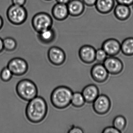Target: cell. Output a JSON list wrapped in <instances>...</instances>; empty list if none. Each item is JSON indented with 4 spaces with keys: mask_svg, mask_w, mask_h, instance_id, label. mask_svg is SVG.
Here are the masks:
<instances>
[{
    "mask_svg": "<svg viewBox=\"0 0 133 133\" xmlns=\"http://www.w3.org/2000/svg\"><path fill=\"white\" fill-rule=\"evenodd\" d=\"M115 0H97L95 4L96 9L102 14L110 13L115 6Z\"/></svg>",
    "mask_w": 133,
    "mask_h": 133,
    "instance_id": "cell-16",
    "label": "cell"
},
{
    "mask_svg": "<svg viewBox=\"0 0 133 133\" xmlns=\"http://www.w3.org/2000/svg\"><path fill=\"white\" fill-rule=\"evenodd\" d=\"M91 75L95 81L102 83L107 80L109 73L103 64L100 63L92 66L91 70Z\"/></svg>",
    "mask_w": 133,
    "mask_h": 133,
    "instance_id": "cell-11",
    "label": "cell"
},
{
    "mask_svg": "<svg viewBox=\"0 0 133 133\" xmlns=\"http://www.w3.org/2000/svg\"><path fill=\"white\" fill-rule=\"evenodd\" d=\"M49 62L53 65L60 66L63 64L66 59V55L61 48L57 46L50 47L47 53Z\"/></svg>",
    "mask_w": 133,
    "mask_h": 133,
    "instance_id": "cell-7",
    "label": "cell"
},
{
    "mask_svg": "<svg viewBox=\"0 0 133 133\" xmlns=\"http://www.w3.org/2000/svg\"><path fill=\"white\" fill-rule=\"evenodd\" d=\"M92 107L94 111L97 114H105L109 112L111 107L110 99L106 95H99L93 102Z\"/></svg>",
    "mask_w": 133,
    "mask_h": 133,
    "instance_id": "cell-8",
    "label": "cell"
},
{
    "mask_svg": "<svg viewBox=\"0 0 133 133\" xmlns=\"http://www.w3.org/2000/svg\"><path fill=\"white\" fill-rule=\"evenodd\" d=\"M56 36V31L52 28L39 32L37 35L39 41L44 45H49L53 42Z\"/></svg>",
    "mask_w": 133,
    "mask_h": 133,
    "instance_id": "cell-18",
    "label": "cell"
},
{
    "mask_svg": "<svg viewBox=\"0 0 133 133\" xmlns=\"http://www.w3.org/2000/svg\"><path fill=\"white\" fill-rule=\"evenodd\" d=\"M6 17L10 23L15 25L23 24L28 17L27 10L24 6L11 5L8 8Z\"/></svg>",
    "mask_w": 133,
    "mask_h": 133,
    "instance_id": "cell-4",
    "label": "cell"
},
{
    "mask_svg": "<svg viewBox=\"0 0 133 133\" xmlns=\"http://www.w3.org/2000/svg\"><path fill=\"white\" fill-rule=\"evenodd\" d=\"M44 1H52V0H44Z\"/></svg>",
    "mask_w": 133,
    "mask_h": 133,
    "instance_id": "cell-33",
    "label": "cell"
},
{
    "mask_svg": "<svg viewBox=\"0 0 133 133\" xmlns=\"http://www.w3.org/2000/svg\"><path fill=\"white\" fill-rule=\"evenodd\" d=\"M102 48L109 56H114L121 51V43L117 39L109 38L102 44Z\"/></svg>",
    "mask_w": 133,
    "mask_h": 133,
    "instance_id": "cell-12",
    "label": "cell"
},
{
    "mask_svg": "<svg viewBox=\"0 0 133 133\" xmlns=\"http://www.w3.org/2000/svg\"><path fill=\"white\" fill-rule=\"evenodd\" d=\"M127 121L124 117L121 115L117 116L114 119L113 125L116 129L121 132L126 127Z\"/></svg>",
    "mask_w": 133,
    "mask_h": 133,
    "instance_id": "cell-22",
    "label": "cell"
},
{
    "mask_svg": "<svg viewBox=\"0 0 133 133\" xmlns=\"http://www.w3.org/2000/svg\"><path fill=\"white\" fill-rule=\"evenodd\" d=\"M7 67L13 74L16 76L24 75L28 72V64L27 61L21 57H15L11 59L8 64Z\"/></svg>",
    "mask_w": 133,
    "mask_h": 133,
    "instance_id": "cell-6",
    "label": "cell"
},
{
    "mask_svg": "<svg viewBox=\"0 0 133 133\" xmlns=\"http://www.w3.org/2000/svg\"><path fill=\"white\" fill-rule=\"evenodd\" d=\"M13 74L10 69L7 67L4 68L0 73V78L4 82H8L11 80Z\"/></svg>",
    "mask_w": 133,
    "mask_h": 133,
    "instance_id": "cell-23",
    "label": "cell"
},
{
    "mask_svg": "<svg viewBox=\"0 0 133 133\" xmlns=\"http://www.w3.org/2000/svg\"><path fill=\"white\" fill-rule=\"evenodd\" d=\"M103 64L109 74L117 75L123 70V64L121 61L116 57L109 56L107 57Z\"/></svg>",
    "mask_w": 133,
    "mask_h": 133,
    "instance_id": "cell-9",
    "label": "cell"
},
{
    "mask_svg": "<svg viewBox=\"0 0 133 133\" xmlns=\"http://www.w3.org/2000/svg\"><path fill=\"white\" fill-rule=\"evenodd\" d=\"M82 93L85 102L91 103L98 96L99 91L96 85L91 84L85 86L82 89Z\"/></svg>",
    "mask_w": 133,
    "mask_h": 133,
    "instance_id": "cell-15",
    "label": "cell"
},
{
    "mask_svg": "<svg viewBox=\"0 0 133 133\" xmlns=\"http://www.w3.org/2000/svg\"><path fill=\"white\" fill-rule=\"evenodd\" d=\"M121 51L125 56L133 55V37H128L121 43Z\"/></svg>",
    "mask_w": 133,
    "mask_h": 133,
    "instance_id": "cell-19",
    "label": "cell"
},
{
    "mask_svg": "<svg viewBox=\"0 0 133 133\" xmlns=\"http://www.w3.org/2000/svg\"><path fill=\"white\" fill-rule=\"evenodd\" d=\"M12 4L19 6H24L26 4L27 0H11Z\"/></svg>",
    "mask_w": 133,
    "mask_h": 133,
    "instance_id": "cell-28",
    "label": "cell"
},
{
    "mask_svg": "<svg viewBox=\"0 0 133 133\" xmlns=\"http://www.w3.org/2000/svg\"><path fill=\"white\" fill-rule=\"evenodd\" d=\"M103 133H120V131L116 129L114 127H109L105 128L102 131Z\"/></svg>",
    "mask_w": 133,
    "mask_h": 133,
    "instance_id": "cell-25",
    "label": "cell"
},
{
    "mask_svg": "<svg viewBox=\"0 0 133 133\" xmlns=\"http://www.w3.org/2000/svg\"><path fill=\"white\" fill-rule=\"evenodd\" d=\"M114 14L117 20L123 21L129 18L131 11L129 6L117 4L114 7Z\"/></svg>",
    "mask_w": 133,
    "mask_h": 133,
    "instance_id": "cell-17",
    "label": "cell"
},
{
    "mask_svg": "<svg viewBox=\"0 0 133 133\" xmlns=\"http://www.w3.org/2000/svg\"><path fill=\"white\" fill-rule=\"evenodd\" d=\"M48 108L44 98L37 96L29 102L25 110L26 118L29 122L38 123L45 118Z\"/></svg>",
    "mask_w": 133,
    "mask_h": 133,
    "instance_id": "cell-1",
    "label": "cell"
},
{
    "mask_svg": "<svg viewBox=\"0 0 133 133\" xmlns=\"http://www.w3.org/2000/svg\"><path fill=\"white\" fill-rule=\"evenodd\" d=\"M107 56L103 49H98L96 51L95 60L99 63H103L107 57Z\"/></svg>",
    "mask_w": 133,
    "mask_h": 133,
    "instance_id": "cell-24",
    "label": "cell"
},
{
    "mask_svg": "<svg viewBox=\"0 0 133 133\" xmlns=\"http://www.w3.org/2000/svg\"><path fill=\"white\" fill-rule=\"evenodd\" d=\"M4 22L3 19L0 15V30L3 28L4 26Z\"/></svg>",
    "mask_w": 133,
    "mask_h": 133,
    "instance_id": "cell-32",
    "label": "cell"
},
{
    "mask_svg": "<svg viewBox=\"0 0 133 133\" xmlns=\"http://www.w3.org/2000/svg\"><path fill=\"white\" fill-rule=\"evenodd\" d=\"M18 96L22 100L29 102L38 96V89L36 84L28 79H24L18 82L16 87Z\"/></svg>",
    "mask_w": 133,
    "mask_h": 133,
    "instance_id": "cell-3",
    "label": "cell"
},
{
    "mask_svg": "<svg viewBox=\"0 0 133 133\" xmlns=\"http://www.w3.org/2000/svg\"><path fill=\"white\" fill-rule=\"evenodd\" d=\"M71 0H56L57 3L67 4Z\"/></svg>",
    "mask_w": 133,
    "mask_h": 133,
    "instance_id": "cell-31",
    "label": "cell"
},
{
    "mask_svg": "<svg viewBox=\"0 0 133 133\" xmlns=\"http://www.w3.org/2000/svg\"><path fill=\"white\" fill-rule=\"evenodd\" d=\"M4 50L3 45V40L0 37V53H1Z\"/></svg>",
    "mask_w": 133,
    "mask_h": 133,
    "instance_id": "cell-30",
    "label": "cell"
},
{
    "mask_svg": "<svg viewBox=\"0 0 133 133\" xmlns=\"http://www.w3.org/2000/svg\"><path fill=\"white\" fill-rule=\"evenodd\" d=\"M85 101L82 92H76L73 93L71 104L76 108H80L84 105Z\"/></svg>",
    "mask_w": 133,
    "mask_h": 133,
    "instance_id": "cell-20",
    "label": "cell"
},
{
    "mask_svg": "<svg viewBox=\"0 0 133 133\" xmlns=\"http://www.w3.org/2000/svg\"><path fill=\"white\" fill-rule=\"evenodd\" d=\"M132 5H133V7H132V8H133V4H132Z\"/></svg>",
    "mask_w": 133,
    "mask_h": 133,
    "instance_id": "cell-34",
    "label": "cell"
},
{
    "mask_svg": "<svg viewBox=\"0 0 133 133\" xmlns=\"http://www.w3.org/2000/svg\"><path fill=\"white\" fill-rule=\"evenodd\" d=\"M67 5L69 15L74 17L81 16L85 10V5L82 0H71Z\"/></svg>",
    "mask_w": 133,
    "mask_h": 133,
    "instance_id": "cell-14",
    "label": "cell"
},
{
    "mask_svg": "<svg viewBox=\"0 0 133 133\" xmlns=\"http://www.w3.org/2000/svg\"><path fill=\"white\" fill-rule=\"evenodd\" d=\"M85 5L89 7L95 6L97 0H82Z\"/></svg>",
    "mask_w": 133,
    "mask_h": 133,
    "instance_id": "cell-29",
    "label": "cell"
},
{
    "mask_svg": "<svg viewBox=\"0 0 133 133\" xmlns=\"http://www.w3.org/2000/svg\"><path fill=\"white\" fill-rule=\"evenodd\" d=\"M73 93L72 90L69 87L63 85L58 86L52 91L50 102L56 109H66L71 104Z\"/></svg>",
    "mask_w": 133,
    "mask_h": 133,
    "instance_id": "cell-2",
    "label": "cell"
},
{
    "mask_svg": "<svg viewBox=\"0 0 133 133\" xmlns=\"http://www.w3.org/2000/svg\"><path fill=\"white\" fill-rule=\"evenodd\" d=\"M3 40L4 48L6 51L12 52L17 49V43L15 39L11 37H8L5 38Z\"/></svg>",
    "mask_w": 133,
    "mask_h": 133,
    "instance_id": "cell-21",
    "label": "cell"
},
{
    "mask_svg": "<svg viewBox=\"0 0 133 133\" xmlns=\"http://www.w3.org/2000/svg\"><path fill=\"white\" fill-rule=\"evenodd\" d=\"M68 133H84L83 130L81 128L78 127H71L68 131Z\"/></svg>",
    "mask_w": 133,
    "mask_h": 133,
    "instance_id": "cell-26",
    "label": "cell"
},
{
    "mask_svg": "<svg viewBox=\"0 0 133 133\" xmlns=\"http://www.w3.org/2000/svg\"><path fill=\"white\" fill-rule=\"evenodd\" d=\"M96 50L92 46L84 45L80 48L78 51L79 58L85 64L92 63L95 60Z\"/></svg>",
    "mask_w": 133,
    "mask_h": 133,
    "instance_id": "cell-10",
    "label": "cell"
},
{
    "mask_svg": "<svg viewBox=\"0 0 133 133\" xmlns=\"http://www.w3.org/2000/svg\"><path fill=\"white\" fill-rule=\"evenodd\" d=\"M53 20L50 15L45 12L36 14L31 20V25L34 30L37 33L51 28Z\"/></svg>",
    "mask_w": 133,
    "mask_h": 133,
    "instance_id": "cell-5",
    "label": "cell"
},
{
    "mask_svg": "<svg viewBox=\"0 0 133 133\" xmlns=\"http://www.w3.org/2000/svg\"><path fill=\"white\" fill-rule=\"evenodd\" d=\"M115 1L117 4H123L129 6L133 4V0H115Z\"/></svg>",
    "mask_w": 133,
    "mask_h": 133,
    "instance_id": "cell-27",
    "label": "cell"
},
{
    "mask_svg": "<svg viewBox=\"0 0 133 133\" xmlns=\"http://www.w3.org/2000/svg\"><path fill=\"white\" fill-rule=\"evenodd\" d=\"M52 17L57 21H63L66 20L69 15L67 4L57 3L51 10Z\"/></svg>",
    "mask_w": 133,
    "mask_h": 133,
    "instance_id": "cell-13",
    "label": "cell"
}]
</instances>
